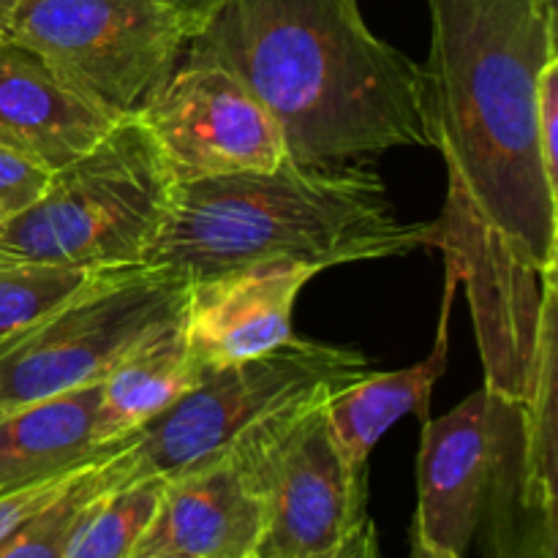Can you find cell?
Listing matches in <instances>:
<instances>
[{
  "instance_id": "83f0119b",
  "label": "cell",
  "mask_w": 558,
  "mask_h": 558,
  "mask_svg": "<svg viewBox=\"0 0 558 558\" xmlns=\"http://www.w3.org/2000/svg\"><path fill=\"white\" fill-rule=\"evenodd\" d=\"M3 221H5V216H3V213H0V227H3Z\"/></svg>"
},
{
  "instance_id": "484cf974",
  "label": "cell",
  "mask_w": 558,
  "mask_h": 558,
  "mask_svg": "<svg viewBox=\"0 0 558 558\" xmlns=\"http://www.w3.org/2000/svg\"><path fill=\"white\" fill-rule=\"evenodd\" d=\"M163 3H169L172 9H178L180 14L189 16L196 27L213 9H216V5H221L223 0H163Z\"/></svg>"
},
{
  "instance_id": "4316f807",
  "label": "cell",
  "mask_w": 558,
  "mask_h": 558,
  "mask_svg": "<svg viewBox=\"0 0 558 558\" xmlns=\"http://www.w3.org/2000/svg\"><path fill=\"white\" fill-rule=\"evenodd\" d=\"M20 3L22 0H0V36H3V27H5V22H9L11 11H14Z\"/></svg>"
},
{
  "instance_id": "9a60e30c",
  "label": "cell",
  "mask_w": 558,
  "mask_h": 558,
  "mask_svg": "<svg viewBox=\"0 0 558 558\" xmlns=\"http://www.w3.org/2000/svg\"><path fill=\"white\" fill-rule=\"evenodd\" d=\"M101 381L0 414V494L65 477L104 461L118 445L98 436Z\"/></svg>"
},
{
  "instance_id": "8fae6325",
  "label": "cell",
  "mask_w": 558,
  "mask_h": 558,
  "mask_svg": "<svg viewBox=\"0 0 558 558\" xmlns=\"http://www.w3.org/2000/svg\"><path fill=\"white\" fill-rule=\"evenodd\" d=\"M496 456L494 392H472L439 420H425L417 456L420 532L461 556L480 529Z\"/></svg>"
},
{
  "instance_id": "52a82bcc",
  "label": "cell",
  "mask_w": 558,
  "mask_h": 558,
  "mask_svg": "<svg viewBox=\"0 0 558 558\" xmlns=\"http://www.w3.org/2000/svg\"><path fill=\"white\" fill-rule=\"evenodd\" d=\"M191 33L194 22L163 0H22L3 27L114 118L140 112Z\"/></svg>"
},
{
  "instance_id": "3957f363",
  "label": "cell",
  "mask_w": 558,
  "mask_h": 558,
  "mask_svg": "<svg viewBox=\"0 0 558 558\" xmlns=\"http://www.w3.org/2000/svg\"><path fill=\"white\" fill-rule=\"evenodd\" d=\"M428 245V223L396 216L379 174L363 167L308 169L287 158L270 172L174 183L142 265L205 281L265 265L376 262Z\"/></svg>"
},
{
  "instance_id": "8992f818",
  "label": "cell",
  "mask_w": 558,
  "mask_h": 558,
  "mask_svg": "<svg viewBox=\"0 0 558 558\" xmlns=\"http://www.w3.org/2000/svg\"><path fill=\"white\" fill-rule=\"evenodd\" d=\"M189 281L158 267L96 270L63 303L0 338V414L98 385L183 316Z\"/></svg>"
},
{
  "instance_id": "6da1fadb",
  "label": "cell",
  "mask_w": 558,
  "mask_h": 558,
  "mask_svg": "<svg viewBox=\"0 0 558 558\" xmlns=\"http://www.w3.org/2000/svg\"><path fill=\"white\" fill-rule=\"evenodd\" d=\"M423 65L447 205L428 248L469 287L485 387L526 403L558 276V178L539 147V80L558 60V0H428Z\"/></svg>"
},
{
  "instance_id": "ffe728a7",
  "label": "cell",
  "mask_w": 558,
  "mask_h": 558,
  "mask_svg": "<svg viewBox=\"0 0 558 558\" xmlns=\"http://www.w3.org/2000/svg\"><path fill=\"white\" fill-rule=\"evenodd\" d=\"M96 270L31 265V262H0V338L36 322Z\"/></svg>"
},
{
  "instance_id": "30bf717a",
  "label": "cell",
  "mask_w": 558,
  "mask_h": 558,
  "mask_svg": "<svg viewBox=\"0 0 558 558\" xmlns=\"http://www.w3.org/2000/svg\"><path fill=\"white\" fill-rule=\"evenodd\" d=\"M314 276L311 267L265 265L189 283L180 325L205 374L287 343L294 303Z\"/></svg>"
},
{
  "instance_id": "7402d4cb",
  "label": "cell",
  "mask_w": 558,
  "mask_h": 558,
  "mask_svg": "<svg viewBox=\"0 0 558 558\" xmlns=\"http://www.w3.org/2000/svg\"><path fill=\"white\" fill-rule=\"evenodd\" d=\"M76 472H80V469H76ZM76 472L65 474V477H58V480H49V483H36V485H27V488L3 490V494H0V543L9 537L11 529H14L16 523L25 521L31 512H36L38 507L47 505L54 494H60V488H63Z\"/></svg>"
},
{
  "instance_id": "d4e9b609",
  "label": "cell",
  "mask_w": 558,
  "mask_h": 558,
  "mask_svg": "<svg viewBox=\"0 0 558 558\" xmlns=\"http://www.w3.org/2000/svg\"><path fill=\"white\" fill-rule=\"evenodd\" d=\"M409 545H412V558H461L430 543V539L420 532V526L414 521H412V529H409Z\"/></svg>"
},
{
  "instance_id": "cb8c5ba5",
  "label": "cell",
  "mask_w": 558,
  "mask_h": 558,
  "mask_svg": "<svg viewBox=\"0 0 558 558\" xmlns=\"http://www.w3.org/2000/svg\"><path fill=\"white\" fill-rule=\"evenodd\" d=\"M332 558H381L379 537H376V526L371 518H365L357 529L347 537V543L338 548Z\"/></svg>"
},
{
  "instance_id": "2e32d148",
  "label": "cell",
  "mask_w": 558,
  "mask_h": 558,
  "mask_svg": "<svg viewBox=\"0 0 558 558\" xmlns=\"http://www.w3.org/2000/svg\"><path fill=\"white\" fill-rule=\"evenodd\" d=\"M458 272L447 267V292L441 303L436 347L428 360L403 371H368L363 379L352 381L325 403V420L332 439L343 456L357 466H368V458L381 436L398 420L417 414L428 420V403L434 385L447 368V349H450V311L458 289Z\"/></svg>"
},
{
  "instance_id": "5b68a950",
  "label": "cell",
  "mask_w": 558,
  "mask_h": 558,
  "mask_svg": "<svg viewBox=\"0 0 558 558\" xmlns=\"http://www.w3.org/2000/svg\"><path fill=\"white\" fill-rule=\"evenodd\" d=\"M368 357L357 349L289 338L259 357L216 368L158 417L125 436L131 480H172L221 461L267 420L330 401L363 379Z\"/></svg>"
},
{
  "instance_id": "4fadbf2b",
  "label": "cell",
  "mask_w": 558,
  "mask_h": 558,
  "mask_svg": "<svg viewBox=\"0 0 558 558\" xmlns=\"http://www.w3.org/2000/svg\"><path fill=\"white\" fill-rule=\"evenodd\" d=\"M118 120L33 49L0 36V145L58 172L93 150Z\"/></svg>"
},
{
  "instance_id": "ba28073f",
  "label": "cell",
  "mask_w": 558,
  "mask_h": 558,
  "mask_svg": "<svg viewBox=\"0 0 558 558\" xmlns=\"http://www.w3.org/2000/svg\"><path fill=\"white\" fill-rule=\"evenodd\" d=\"M325 403L289 409L232 447L262 496L256 558H332L368 518L365 466L332 439Z\"/></svg>"
},
{
  "instance_id": "277c9868",
  "label": "cell",
  "mask_w": 558,
  "mask_h": 558,
  "mask_svg": "<svg viewBox=\"0 0 558 558\" xmlns=\"http://www.w3.org/2000/svg\"><path fill=\"white\" fill-rule=\"evenodd\" d=\"M174 178L150 131L131 114L93 150L49 174L41 196L0 227V262L120 270L145 259Z\"/></svg>"
},
{
  "instance_id": "5bb4252c",
  "label": "cell",
  "mask_w": 558,
  "mask_h": 558,
  "mask_svg": "<svg viewBox=\"0 0 558 558\" xmlns=\"http://www.w3.org/2000/svg\"><path fill=\"white\" fill-rule=\"evenodd\" d=\"M494 472L480 515L485 558H558V466L529 456L526 403L494 392Z\"/></svg>"
},
{
  "instance_id": "603a6c76",
  "label": "cell",
  "mask_w": 558,
  "mask_h": 558,
  "mask_svg": "<svg viewBox=\"0 0 558 558\" xmlns=\"http://www.w3.org/2000/svg\"><path fill=\"white\" fill-rule=\"evenodd\" d=\"M537 129L545 167L554 178H558V60H550L545 65L543 80H539Z\"/></svg>"
},
{
  "instance_id": "9c48e42d",
  "label": "cell",
  "mask_w": 558,
  "mask_h": 558,
  "mask_svg": "<svg viewBox=\"0 0 558 558\" xmlns=\"http://www.w3.org/2000/svg\"><path fill=\"white\" fill-rule=\"evenodd\" d=\"M172 169L174 183L270 172L287 161L272 114L229 71L180 60L134 114Z\"/></svg>"
},
{
  "instance_id": "7a4b0ae2",
  "label": "cell",
  "mask_w": 558,
  "mask_h": 558,
  "mask_svg": "<svg viewBox=\"0 0 558 558\" xmlns=\"http://www.w3.org/2000/svg\"><path fill=\"white\" fill-rule=\"evenodd\" d=\"M183 60L238 76L298 167L434 150L423 65L371 31L360 0H223L194 27Z\"/></svg>"
},
{
  "instance_id": "44dd1931",
  "label": "cell",
  "mask_w": 558,
  "mask_h": 558,
  "mask_svg": "<svg viewBox=\"0 0 558 558\" xmlns=\"http://www.w3.org/2000/svg\"><path fill=\"white\" fill-rule=\"evenodd\" d=\"M49 174L52 172L0 145V213L9 218L33 205L41 196Z\"/></svg>"
},
{
  "instance_id": "e0dca14e",
  "label": "cell",
  "mask_w": 558,
  "mask_h": 558,
  "mask_svg": "<svg viewBox=\"0 0 558 558\" xmlns=\"http://www.w3.org/2000/svg\"><path fill=\"white\" fill-rule=\"evenodd\" d=\"M202 376L205 368L191 354L180 319L145 338L101 379L98 436L104 445H118L123 436L150 423Z\"/></svg>"
},
{
  "instance_id": "7c38bea8",
  "label": "cell",
  "mask_w": 558,
  "mask_h": 558,
  "mask_svg": "<svg viewBox=\"0 0 558 558\" xmlns=\"http://www.w3.org/2000/svg\"><path fill=\"white\" fill-rule=\"evenodd\" d=\"M262 496L238 452L163 480L131 558H256Z\"/></svg>"
},
{
  "instance_id": "ac0fdd59",
  "label": "cell",
  "mask_w": 558,
  "mask_h": 558,
  "mask_svg": "<svg viewBox=\"0 0 558 558\" xmlns=\"http://www.w3.org/2000/svg\"><path fill=\"white\" fill-rule=\"evenodd\" d=\"M125 441L129 439L123 436V445L112 456L80 469L60 488V494L16 523L9 537L0 543V558H65L71 534L90 501L114 485L131 483Z\"/></svg>"
},
{
  "instance_id": "d6986e66",
  "label": "cell",
  "mask_w": 558,
  "mask_h": 558,
  "mask_svg": "<svg viewBox=\"0 0 558 558\" xmlns=\"http://www.w3.org/2000/svg\"><path fill=\"white\" fill-rule=\"evenodd\" d=\"M161 477L114 485L90 501L71 534L65 558H131L161 496Z\"/></svg>"
}]
</instances>
